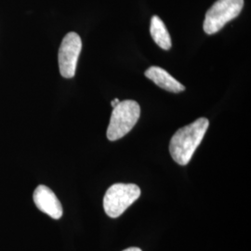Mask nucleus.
<instances>
[{
  "label": "nucleus",
  "mask_w": 251,
  "mask_h": 251,
  "mask_svg": "<svg viewBox=\"0 0 251 251\" xmlns=\"http://www.w3.org/2000/svg\"><path fill=\"white\" fill-rule=\"evenodd\" d=\"M208 125L207 118L200 117L177 130L170 144V152L174 161L181 166L188 164L206 134Z\"/></svg>",
  "instance_id": "obj_1"
},
{
  "label": "nucleus",
  "mask_w": 251,
  "mask_h": 251,
  "mask_svg": "<svg viewBox=\"0 0 251 251\" xmlns=\"http://www.w3.org/2000/svg\"><path fill=\"white\" fill-rule=\"evenodd\" d=\"M141 115L138 102L132 100H122L114 107L107 128L109 141H117L127 134L136 125Z\"/></svg>",
  "instance_id": "obj_2"
},
{
  "label": "nucleus",
  "mask_w": 251,
  "mask_h": 251,
  "mask_svg": "<svg viewBox=\"0 0 251 251\" xmlns=\"http://www.w3.org/2000/svg\"><path fill=\"white\" fill-rule=\"evenodd\" d=\"M141 196V189L133 183H116L109 187L103 198L104 211L111 218L122 215Z\"/></svg>",
  "instance_id": "obj_3"
},
{
  "label": "nucleus",
  "mask_w": 251,
  "mask_h": 251,
  "mask_svg": "<svg viewBox=\"0 0 251 251\" xmlns=\"http://www.w3.org/2000/svg\"><path fill=\"white\" fill-rule=\"evenodd\" d=\"M244 0H218L206 11L204 31L214 35L223 29L227 23L236 18L242 11Z\"/></svg>",
  "instance_id": "obj_4"
},
{
  "label": "nucleus",
  "mask_w": 251,
  "mask_h": 251,
  "mask_svg": "<svg viewBox=\"0 0 251 251\" xmlns=\"http://www.w3.org/2000/svg\"><path fill=\"white\" fill-rule=\"evenodd\" d=\"M81 50L82 41L76 33L70 32L63 37L59 49L58 62L60 73L64 78L75 76Z\"/></svg>",
  "instance_id": "obj_5"
},
{
  "label": "nucleus",
  "mask_w": 251,
  "mask_h": 251,
  "mask_svg": "<svg viewBox=\"0 0 251 251\" xmlns=\"http://www.w3.org/2000/svg\"><path fill=\"white\" fill-rule=\"evenodd\" d=\"M33 199L36 207L43 213L54 220H59L62 218L63 213L62 204L52 190L48 186H37L34 192Z\"/></svg>",
  "instance_id": "obj_6"
},
{
  "label": "nucleus",
  "mask_w": 251,
  "mask_h": 251,
  "mask_svg": "<svg viewBox=\"0 0 251 251\" xmlns=\"http://www.w3.org/2000/svg\"><path fill=\"white\" fill-rule=\"evenodd\" d=\"M145 76L152 80L156 86L163 90L178 93L185 90L184 86L176 80L166 70L158 66H152L145 71Z\"/></svg>",
  "instance_id": "obj_7"
},
{
  "label": "nucleus",
  "mask_w": 251,
  "mask_h": 251,
  "mask_svg": "<svg viewBox=\"0 0 251 251\" xmlns=\"http://www.w3.org/2000/svg\"><path fill=\"white\" fill-rule=\"evenodd\" d=\"M150 34L153 41L161 48L162 50H169L171 48V38L170 33L163 23L161 19L154 15L151 19Z\"/></svg>",
  "instance_id": "obj_8"
},
{
  "label": "nucleus",
  "mask_w": 251,
  "mask_h": 251,
  "mask_svg": "<svg viewBox=\"0 0 251 251\" xmlns=\"http://www.w3.org/2000/svg\"><path fill=\"white\" fill-rule=\"evenodd\" d=\"M119 102H120V100H119L117 99H117H115L114 100H112V102H111V105H112L113 107H116V106H117V104H118Z\"/></svg>",
  "instance_id": "obj_9"
},
{
  "label": "nucleus",
  "mask_w": 251,
  "mask_h": 251,
  "mask_svg": "<svg viewBox=\"0 0 251 251\" xmlns=\"http://www.w3.org/2000/svg\"><path fill=\"white\" fill-rule=\"evenodd\" d=\"M123 251H142V250L139 249V248H128V249H126V250Z\"/></svg>",
  "instance_id": "obj_10"
}]
</instances>
